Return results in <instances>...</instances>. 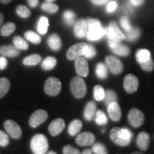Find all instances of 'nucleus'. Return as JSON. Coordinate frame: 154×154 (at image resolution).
Here are the masks:
<instances>
[{
    "label": "nucleus",
    "instance_id": "nucleus-1",
    "mask_svg": "<svg viewBox=\"0 0 154 154\" xmlns=\"http://www.w3.org/2000/svg\"><path fill=\"white\" fill-rule=\"evenodd\" d=\"M133 136L132 132L126 128L115 127L110 132V138L113 142L120 146H126L130 143Z\"/></svg>",
    "mask_w": 154,
    "mask_h": 154
},
{
    "label": "nucleus",
    "instance_id": "nucleus-2",
    "mask_svg": "<svg viewBox=\"0 0 154 154\" xmlns=\"http://www.w3.org/2000/svg\"><path fill=\"white\" fill-rule=\"evenodd\" d=\"M88 32L86 37L90 41H97L104 36V28L102 27L101 22L97 19H88Z\"/></svg>",
    "mask_w": 154,
    "mask_h": 154
},
{
    "label": "nucleus",
    "instance_id": "nucleus-3",
    "mask_svg": "<svg viewBox=\"0 0 154 154\" xmlns=\"http://www.w3.org/2000/svg\"><path fill=\"white\" fill-rule=\"evenodd\" d=\"M30 147L34 154H45L49 149L47 138L43 134H36L31 140Z\"/></svg>",
    "mask_w": 154,
    "mask_h": 154
},
{
    "label": "nucleus",
    "instance_id": "nucleus-4",
    "mask_svg": "<svg viewBox=\"0 0 154 154\" xmlns=\"http://www.w3.org/2000/svg\"><path fill=\"white\" fill-rule=\"evenodd\" d=\"M71 91L73 96L76 99H82L87 91L86 84L80 76L74 77L71 82Z\"/></svg>",
    "mask_w": 154,
    "mask_h": 154
},
{
    "label": "nucleus",
    "instance_id": "nucleus-5",
    "mask_svg": "<svg viewBox=\"0 0 154 154\" xmlns=\"http://www.w3.org/2000/svg\"><path fill=\"white\" fill-rule=\"evenodd\" d=\"M104 36H106L109 40L120 42L126 38V36L119 29L115 22H111L106 28H104Z\"/></svg>",
    "mask_w": 154,
    "mask_h": 154
},
{
    "label": "nucleus",
    "instance_id": "nucleus-6",
    "mask_svg": "<svg viewBox=\"0 0 154 154\" xmlns=\"http://www.w3.org/2000/svg\"><path fill=\"white\" fill-rule=\"evenodd\" d=\"M61 90V83L59 79L50 77L46 81L44 84V91L47 95L55 96L60 93Z\"/></svg>",
    "mask_w": 154,
    "mask_h": 154
},
{
    "label": "nucleus",
    "instance_id": "nucleus-7",
    "mask_svg": "<svg viewBox=\"0 0 154 154\" xmlns=\"http://www.w3.org/2000/svg\"><path fill=\"white\" fill-rule=\"evenodd\" d=\"M106 65L110 72L113 74H119L122 72L124 66L121 61L113 56H108L106 57Z\"/></svg>",
    "mask_w": 154,
    "mask_h": 154
},
{
    "label": "nucleus",
    "instance_id": "nucleus-8",
    "mask_svg": "<svg viewBox=\"0 0 154 154\" xmlns=\"http://www.w3.org/2000/svg\"><path fill=\"white\" fill-rule=\"evenodd\" d=\"M48 118V113L43 109H38L32 113L29 119L30 126L32 128H36L47 121Z\"/></svg>",
    "mask_w": 154,
    "mask_h": 154
},
{
    "label": "nucleus",
    "instance_id": "nucleus-9",
    "mask_svg": "<svg viewBox=\"0 0 154 154\" xmlns=\"http://www.w3.org/2000/svg\"><path fill=\"white\" fill-rule=\"evenodd\" d=\"M5 130L14 139H19L22 134V131L18 124L13 120H7L4 124Z\"/></svg>",
    "mask_w": 154,
    "mask_h": 154
},
{
    "label": "nucleus",
    "instance_id": "nucleus-10",
    "mask_svg": "<svg viewBox=\"0 0 154 154\" xmlns=\"http://www.w3.org/2000/svg\"><path fill=\"white\" fill-rule=\"evenodd\" d=\"M128 121L131 126L138 128L143 124L144 121V115L142 111L138 109H131L128 116Z\"/></svg>",
    "mask_w": 154,
    "mask_h": 154
},
{
    "label": "nucleus",
    "instance_id": "nucleus-11",
    "mask_svg": "<svg viewBox=\"0 0 154 154\" xmlns=\"http://www.w3.org/2000/svg\"><path fill=\"white\" fill-rule=\"evenodd\" d=\"M87 44L85 43H77L73 45L68 49L66 53V57L69 60H74L83 56L84 49Z\"/></svg>",
    "mask_w": 154,
    "mask_h": 154
},
{
    "label": "nucleus",
    "instance_id": "nucleus-12",
    "mask_svg": "<svg viewBox=\"0 0 154 154\" xmlns=\"http://www.w3.org/2000/svg\"><path fill=\"white\" fill-rule=\"evenodd\" d=\"M138 87V79L134 74H128L124 77V88L129 94L137 91Z\"/></svg>",
    "mask_w": 154,
    "mask_h": 154
},
{
    "label": "nucleus",
    "instance_id": "nucleus-13",
    "mask_svg": "<svg viewBox=\"0 0 154 154\" xmlns=\"http://www.w3.org/2000/svg\"><path fill=\"white\" fill-rule=\"evenodd\" d=\"M75 69L79 76L86 77L88 74V64L85 58L78 57L75 61Z\"/></svg>",
    "mask_w": 154,
    "mask_h": 154
},
{
    "label": "nucleus",
    "instance_id": "nucleus-14",
    "mask_svg": "<svg viewBox=\"0 0 154 154\" xmlns=\"http://www.w3.org/2000/svg\"><path fill=\"white\" fill-rule=\"evenodd\" d=\"M95 136L91 132L82 133L76 138V143L80 146H88L95 142Z\"/></svg>",
    "mask_w": 154,
    "mask_h": 154
},
{
    "label": "nucleus",
    "instance_id": "nucleus-15",
    "mask_svg": "<svg viewBox=\"0 0 154 154\" xmlns=\"http://www.w3.org/2000/svg\"><path fill=\"white\" fill-rule=\"evenodd\" d=\"M65 128V121L63 119L59 118L54 120L49 126V134L52 136L59 135Z\"/></svg>",
    "mask_w": 154,
    "mask_h": 154
},
{
    "label": "nucleus",
    "instance_id": "nucleus-16",
    "mask_svg": "<svg viewBox=\"0 0 154 154\" xmlns=\"http://www.w3.org/2000/svg\"><path fill=\"white\" fill-rule=\"evenodd\" d=\"M88 32L87 22L84 19H79L75 23L74 32L75 36L78 38H84L86 36Z\"/></svg>",
    "mask_w": 154,
    "mask_h": 154
},
{
    "label": "nucleus",
    "instance_id": "nucleus-17",
    "mask_svg": "<svg viewBox=\"0 0 154 154\" xmlns=\"http://www.w3.org/2000/svg\"><path fill=\"white\" fill-rule=\"evenodd\" d=\"M108 113L113 121H119L121 118V110L117 102H113L108 105Z\"/></svg>",
    "mask_w": 154,
    "mask_h": 154
},
{
    "label": "nucleus",
    "instance_id": "nucleus-18",
    "mask_svg": "<svg viewBox=\"0 0 154 154\" xmlns=\"http://www.w3.org/2000/svg\"><path fill=\"white\" fill-rule=\"evenodd\" d=\"M0 54L5 57L14 58L19 55V49L12 45H4L0 47Z\"/></svg>",
    "mask_w": 154,
    "mask_h": 154
},
{
    "label": "nucleus",
    "instance_id": "nucleus-19",
    "mask_svg": "<svg viewBox=\"0 0 154 154\" xmlns=\"http://www.w3.org/2000/svg\"><path fill=\"white\" fill-rule=\"evenodd\" d=\"M150 142V136L148 133L140 132L138 135L136 139V144L137 146L142 151H146L149 148Z\"/></svg>",
    "mask_w": 154,
    "mask_h": 154
},
{
    "label": "nucleus",
    "instance_id": "nucleus-20",
    "mask_svg": "<svg viewBox=\"0 0 154 154\" xmlns=\"http://www.w3.org/2000/svg\"><path fill=\"white\" fill-rule=\"evenodd\" d=\"M47 44L49 48L53 51H59L62 47L61 39L58 34H53L47 39Z\"/></svg>",
    "mask_w": 154,
    "mask_h": 154
},
{
    "label": "nucleus",
    "instance_id": "nucleus-21",
    "mask_svg": "<svg viewBox=\"0 0 154 154\" xmlns=\"http://www.w3.org/2000/svg\"><path fill=\"white\" fill-rule=\"evenodd\" d=\"M96 113V105L93 101H89L84 109V116L86 121H91L94 119Z\"/></svg>",
    "mask_w": 154,
    "mask_h": 154
},
{
    "label": "nucleus",
    "instance_id": "nucleus-22",
    "mask_svg": "<svg viewBox=\"0 0 154 154\" xmlns=\"http://www.w3.org/2000/svg\"><path fill=\"white\" fill-rule=\"evenodd\" d=\"M82 128V121L76 119V120L72 121L69 124L68 128V132L70 136H74L76 135Z\"/></svg>",
    "mask_w": 154,
    "mask_h": 154
},
{
    "label": "nucleus",
    "instance_id": "nucleus-23",
    "mask_svg": "<svg viewBox=\"0 0 154 154\" xmlns=\"http://www.w3.org/2000/svg\"><path fill=\"white\" fill-rule=\"evenodd\" d=\"M42 57L39 54H32L25 57L23 60V64L26 66H36L41 62Z\"/></svg>",
    "mask_w": 154,
    "mask_h": 154
},
{
    "label": "nucleus",
    "instance_id": "nucleus-24",
    "mask_svg": "<svg viewBox=\"0 0 154 154\" xmlns=\"http://www.w3.org/2000/svg\"><path fill=\"white\" fill-rule=\"evenodd\" d=\"M57 60L54 57H48L44 59L42 63V68L44 71L52 70L57 66Z\"/></svg>",
    "mask_w": 154,
    "mask_h": 154
},
{
    "label": "nucleus",
    "instance_id": "nucleus-25",
    "mask_svg": "<svg viewBox=\"0 0 154 154\" xmlns=\"http://www.w3.org/2000/svg\"><path fill=\"white\" fill-rule=\"evenodd\" d=\"M112 51L116 54L121 56V57H126L130 54V49L124 44L118 43L113 48H111Z\"/></svg>",
    "mask_w": 154,
    "mask_h": 154
},
{
    "label": "nucleus",
    "instance_id": "nucleus-26",
    "mask_svg": "<svg viewBox=\"0 0 154 154\" xmlns=\"http://www.w3.org/2000/svg\"><path fill=\"white\" fill-rule=\"evenodd\" d=\"M49 27V20L47 17H41L38 19L37 24L38 32L41 34H45L47 32Z\"/></svg>",
    "mask_w": 154,
    "mask_h": 154
},
{
    "label": "nucleus",
    "instance_id": "nucleus-27",
    "mask_svg": "<svg viewBox=\"0 0 154 154\" xmlns=\"http://www.w3.org/2000/svg\"><path fill=\"white\" fill-rule=\"evenodd\" d=\"M96 74L98 78L105 79L108 76V70L106 65L103 63H99L96 66Z\"/></svg>",
    "mask_w": 154,
    "mask_h": 154
},
{
    "label": "nucleus",
    "instance_id": "nucleus-28",
    "mask_svg": "<svg viewBox=\"0 0 154 154\" xmlns=\"http://www.w3.org/2000/svg\"><path fill=\"white\" fill-rule=\"evenodd\" d=\"M24 37L29 42H32L34 44H38L41 43L42 38L38 34H36L33 31H26L24 34Z\"/></svg>",
    "mask_w": 154,
    "mask_h": 154
},
{
    "label": "nucleus",
    "instance_id": "nucleus-29",
    "mask_svg": "<svg viewBox=\"0 0 154 154\" xmlns=\"http://www.w3.org/2000/svg\"><path fill=\"white\" fill-rule=\"evenodd\" d=\"M10 88V82L7 78L0 79V99L8 93Z\"/></svg>",
    "mask_w": 154,
    "mask_h": 154
},
{
    "label": "nucleus",
    "instance_id": "nucleus-30",
    "mask_svg": "<svg viewBox=\"0 0 154 154\" xmlns=\"http://www.w3.org/2000/svg\"><path fill=\"white\" fill-rule=\"evenodd\" d=\"M63 20L67 26H72L75 23L76 14L73 11H65L62 15Z\"/></svg>",
    "mask_w": 154,
    "mask_h": 154
},
{
    "label": "nucleus",
    "instance_id": "nucleus-31",
    "mask_svg": "<svg viewBox=\"0 0 154 154\" xmlns=\"http://www.w3.org/2000/svg\"><path fill=\"white\" fill-rule=\"evenodd\" d=\"M151 58L150 51L147 49H139L136 52V61L139 63L145 62Z\"/></svg>",
    "mask_w": 154,
    "mask_h": 154
},
{
    "label": "nucleus",
    "instance_id": "nucleus-32",
    "mask_svg": "<svg viewBox=\"0 0 154 154\" xmlns=\"http://www.w3.org/2000/svg\"><path fill=\"white\" fill-rule=\"evenodd\" d=\"M16 26L13 22H7L2 27L0 30V34L3 36H8L15 31Z\"/></svg>",
    "mask_w": 154,
    "mask_h": 154
},
{
    "label": "nucleus",
    "instance_id": "nucleus-33",
    "mask_svg": "<svg viewBox=\"0 0 154 154\" xmlns=\"http://www.w3.org/2000/svg\"><path fill=\"white\" fill-rule=\"evenodd\" d=\"M13 43L14 46L19 50H27L29 49L27 42L19 36H16L13 38Z\"/></svg>",
    "mask_w": 154,
    "mask_h": 154
},
{
    "label": "nucleus",
    "instance_id": "nucleus-34",
    "mask_svg": "<svg viewBox=\"0 0 154 154\" xmlns=\"http://www.w3.org/2000/svg\"><path fill=\"white\" fill-rule=\"evenodd\" d=\"M41 7L42 10L49 13V14H55L59 10V6L51 2H47L42 4Z\"/></svg>",
    "mask_w": 154,
    "mask_h": 154
},
{
    "label": "nucleus",
    "instance_id": "nucleus-35",
    "mask_svg": "<svg viewBox=\"0 0 154 154\" xmlns=\"http://www.w3.org/2000/svg\"><path fill=\"white\" fill-rule=\"evenodd\" d=\"M117 97L116 94L113 90L109 89L105 92V96H104V102L107 106L109 105L110 103H113V102H117Z\"/></svg>",
    "mask_w": 154,
    "mask_h": 154
},
{
    "label": "nucleus",
    "instance_id": "nucleus-36",
    "mask_svg": "<svg viewBox=\"0 0 154 154\" xmlns=\"http://www.w3.org/2000/svg\"><path fill=\"white\" fill-rule=\"evenodd\" d=\"M16 13L19 17L23 19L28 18L31 15L29 9L24 5H19L16 9Z\"/></svg>",
    "mask_w": 154,
    "mask_h": 154
},
{
    "label": "nucleus",
    "instance_id": "nucleus-37",
    "mask_svg": "<svg viewBox=\"0 0 154 154\" xmlns=\"http://www.w3.org/2000/svg\"><path fill=\"white\" fill-rule=\"evenodd\" d=\"M105 96V91L103 88L100 85H96L94 88V99L98 101L103 100Z\"/></svg>",
    "mask_w": 154,
    "mask_h": 154
},
{
    "label": "nucleus",
    "instance_id": "nucleus-38",
    "mask_svg": "<svg viewBox=\"0 0 154 154\" xmlns=\"http://www.w3.org/2000/svg\"><path fill=\"white\" fill-rule=\"evenodd\" d=\"M95 121L96 124L99 125V126H104L108 122L107 116L103 111L99 110L96 111L95 116Z\"/></svg>",
    "mask_w": 154,
    "mask_h": 154
},
{
    "label": "nucleus",
    "instance_id": "nucleus-39",
    "mask_svg": "<svg viewBox=\"0 0 154 154\" xmlns=\"http://www.w3.org/2000/svg\"><path fill=\"white\" fill-rule=\"evenodd\" d=\"M140 36V30L138 28H131V29L126 32V38L128 41H136Z\"/></svg>",
    "mask_w": 154,
    "mask_h": 154
},
{
    "label": "nucleus",
    "instance_id": "nucleus-40",
    "mask_svg": "<svg viewBox=\"0 0 154 154\" xmlns=\"http://www.w3.org/2000/svg\"><path fill=\"white\" fill-rule=\"evenodd\" d=\"M96 54V50L95 47L92 45H87L84 49L83 56L86 59H92Z\"/></svg>",
    "mask_w": 154,
    "mask_h": 154
},
{
    "label": "nucleus",
    "instance_id": "nucleus-41",
    "mask_svg": "<svg viewBox=\"0 0 154 154\" xmlns=\"http://www.w3.org/2000/svg\"><path fill=\"white\" fill-rule=\"evenodd\" d=\"M92 151L95 154H108L106 147L103 144L96 143L92 147Z\"/></svg>",
    "mask_w": 154,
    "mask_h": 154
},
{
    "label": "nucleus",
    "instance_id": "nucleus-42",
    "mask_svg": "<svg viewBox=\"0 0 154 154\" xmlns=\"http://www.w3.org/2000/svg\"><path fill=\"white\" fill-rule=\"evenodd\" d=\"M141 68L146 72H151L154 68V63L152 59L150 58L149 60H147L145 62L140 63Z\"/></svg>",
    "mask_w": 154,
    "mask_h": 154
},
{
    "label": "nucleus",
    "instance_id": "nucleus-43",
    "mask_svg": "<svg viewBox=\"0 0 154 154\" xmlns=\"http://www.w3.org/2000/svg\"><path fill=\"white\" fill-rule=\"evenodd\" d=\"M9 139L8 135L2 131H0V146L2 147H6L9 145Z\"/></svg>",
    "mask_w": 154,
    "mask_h": 154
},
{
    "label": "nucleus",
    "instance_id": "nucleus-44",
    "mask_svg": "<svg viewBox=\"0 0 154 154\" xmlns=\"http://www.w3.org/2000/svg\"><path fill=\"white\" fill-rule=\"evenodd\" d=\"M120 24H121V27L124 29L126 32H128V31L131 29L132 26H131L129 20H128V19L127 18V17H122V18L120 19Z\"/></svg>",
    "mask_w": 154,
    "mask_h": 154
},
{
    "label": "nucleus",
    "instance_id": "nucleus-45",
    "mask_svg": "<svg viewBox=\"0 0 154 154\" xmlns=\"http://www.w3.org/2000/svg\"><path fill=\"white\" fill-rule=\"evenodd\" d=\"M63 154H81L80 151L76 148L70 145H66L63 149Z\"/></svg>",
    "mask_w": 154,
    "mask_h": 154
},
{
    "label": "nucleus",
    "instance_id": "nucleus-46",
    "mask_svg": "<svg viewBox=\"0 0 154 154\" xmlns=\"http://www.w3.org/2000/svg\"><path fill=\"white\" fill-rule=\"evenodd\" d=\"M117 7H118L117 1L113 0V1L109 2L106 6V11L108 13H112L117 9Z\"/></svg>",
    "mask_w": 154,
    "mask_h": 154
},
{
    "label": "nucleus",
    "instance_id": "nucleus-47",
    "mask_svg": "<svg viewBox=\"0 0 154 154\" xmlns=\"http://www.w3.org/2000/svg\"><path fill=\"white\" fill-rule=\"evenodd\" d=\"M7 64H8V61L7 59H6L5 57H0V70H4L7 68Z\"/></svg>",
    "mask_w": 154,
    "mask_h": 154
},
{
    "label": "nucleus",
    "instance_id": "nucleus-48",
    "mask_svg": "<svg viewBox=\"0 0 154 154\" xmlns=\"http://www.w3.org/2000/svg\"><path fill=\"white\" fill-rule=\"evenodd\" d=\"M38 2H39V0H27L28 5L32 8H36L38 5Z\"/></svg>",
    "mask_w": 154,
    "mask_h": 154
},
{
    "label": "nucleus",
    "instance_id": "nucleus-49",
    "mask_svg": "<svg viewBox=\"0 0 154 154\" xmlns=\"http://www.w3.org/2000/svg\"><path fill=\"white\" fill-rule=\"evenodd\" d=\"M91 2L95 5H103L106 3L109 0H91Z\"/></svg>",
    "mask_w": 154,
    "mask_h": 154
},
{
    "label": "nucleus",
    "instance_id": "nucleus-50",
    "mask_svg": "<svg viewBox=\"0 0 154 154\" xmlns=\"http://www.w3.org/2000/svg\"><path fill=\"white\" fill-rule=\"evenodd\" d=\"M131 4L134 6H140L143 5L144 0H129Z\"/></svg>",
    "mask_w": 154,
    "mask_h": 154
},
{
    "label": "nucleus",
    "instance_id": "nucleus-51",
    "mask_svg": "<svg viewBox=\"0 0 154 154\" xmlns=\"http://www.w3.org/2000/svg\"><path fill=\"white\" fill-rule=\"evenodd\" d=\"M81 154H92V151H91V150H90V149H86V150H84V151L82 152V153H81Z\"/></svg>",
    "mask_w": 154,
    "mask_h": 154
},
{
    "label": "nucleus",
    "instance_id": "nucleus-52",
    "mask_svg": "<svg viewBox=\"0 0 154 154\" xmlns=\"http://www.w3.org/2000/svg\"><path fill=\"white\" fill-rule=\"evenodd\" d=\"M4 21V15L2 12H0V26L2 24V22Z\"/></svg>",
    "mask_w": 154,
    "mask_h": 154
},
{
    "label": "nucleus",
    "instance_id": "nucleus-53",
    "mask_svg": "<svg viewBox=\"0 0 154 154\" xmlns=\"http://www.w3.org/2000/svg\"><path fill=\"white\" fill-rule=\"evenodd\" d=\"M11 1H12V0H0V2L2 4H8L9 2H11Z\"/></svg>",
    "mask_w": 154,
    "mask_h": 154
},
{
    "label": "nucleus",
    "instance_id": "nucleus-54",
    "mask_svg": "<svg viewBox=\"0 0 154 154\" xmlns=\"http://www.w3.org/2000/svg\"><path fill=\"white\" fill-rule=\"evenodd\" d=\"M46 2H51V3H53L56 0H45Z\"/></svg>",
    "mask_w": 154,
    "mask_h": 154
},
{
    "label": "nucleus",
    "instance_id": "nucleus-55",
    "mask_svg": "<svg viewBox=\"0 0 154 154\" xmlns=\"http://www.w3.org/2000/svg\"><path fill=\"white\" fill-rule=\"evenodd\" d=\"M47 154H57V153H56V152H54V151H50Z\"/></svg>",
    "mask_w": 154,
    "mask_h": 154
},
{
    "label": "nucleus",
    "instance_id": "nucleus-56",
    "mask_svg": "<svg viewBox=\"0 0 154 154\" xmlns=\"http://www.w3.org/2000/svg\"><path fill=\"white\" fill-rule=\"evenodd\" d=\"M131 154H143V153H140V152H134V153H132Z\"/></svg>",
    "mask_w": 154,
    "mask_h": 154
}]
</instances>
